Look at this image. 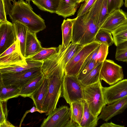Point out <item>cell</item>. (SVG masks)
<instances>
[{"label":"cell","mask_w":127,"mask_h":127,"mask_svg":"<svg viewBox=\"0 0 127 127\" xmlns=\"http://www.w3.org/2000/svg\"><path fill=\"white\" fill-rule=\"evenodd\" d=\"M103 0H96L85 14L77 17L73 24L71 42L84 45L95 41L100 29L97 24Z\"/></svg>","instance_id":"cell-1"},{"label":"cell","mask_w":127,"mask_h":127,"mask_svg":"<svg viewBox=\"0 0 127 127\" xmlns=\"http://www.w3.org/2000/svg\"><path fill=\"white\" fill-rule=\"evenodd\" d=\"M43 74L49 81L47 93L41 109L46 112L45 114L47 116L56 108L62 95V83L64 75L62 59L61 61H55L49 64Z\"/></svg>","instance_id":"cell-2"},{"label":"cell","mask_w":127,"mask_h":127,"mask_svg":"<svg viewBox=\"0 0 127 127\" xmlns=\"http://www.w3.org/2000/svg\"><path fill=\"white\" fill-rule=\"evenodd\" d=\"M33 10L27 2L19 0L15 2L12 8L10 18L12 23H20L31 32L37 33L45 29L46 26L44 20Z\"/></svg>","instance_id":"cell-3"},{"label":"cell","mask_w":127,"mask_h":127,"mask_svg":"<svg viewBox=\"0 0 127 127\" xmlns=\"http://www.w3.org/2000/svg\"><path fill=\"white\" fill-rule=\"evenodd\" d=\"M101 81L85 87L84 88V100L88 108L94 116L98 117L104 106V102L102 91Z\"/></svg>","instance_id":"cell-4"},{"label":"cell","mask_w":127,"mask_h":127,"mask_svg":"<svg viewBox=\"0 0 127 127\" xmlns=\"http://www.w3.org/2000/svg\"><path fill=\"white\" fill-rule=\"evenodd\" d=\"M101 44L94 41L82 45L66 64L64 68V74L77 76L86 58Z\"/></svg>","instance_id":"cell-5"},{"label":"cell","mask_w":127,"mask_h":127,"mask_svg":"<svg viewBox=\"0 0 127 127\" xmlns=\"http://www.w3.org/2000/svg\"><path fill=\"white\" fill-rule=\"evenodd\" d=\"M84 87L77 76L64 74L62 83V96L69 104L84 100Z\"/></svg>","instance_id":"cell-6"},{"label":"cell","mask_w":127,"mask_h":127,"mask_svg":"<svg viewBox=\"0 0 127 127\" xmlns=\"http://www.w3.org/2000/svg\"><path fill=\"white\" fill-rule=\"evenodd\" d=\"M42 73L41 66L20 72L0 73V77L5 85H14L21 89Z\"/></svg>","instance_id":"cell-7"},{"label":"cell","mask_w":127,"mask_h":127,"mask_svg":"<svg viewBox=\"0 0 127 127\" xmlns=\"http://www.w3.org/2000/svg\"><path fill=\"white\" fill-rule=\"evenodd\" d=\"M41 127H78L71 120L70 108L62 106L56 108L45 119Z\"/></svg>","instance_id":"cell-8"},{"label":"cell","mask_w":127,"mask_h":127,"mask_svg":"<svg viewBox=\"0 0 127 127\" xmlns=\"http://www.w3.org/2000/svg\"><path fill=\"white\" fill-rule=\"evenodd\" d=\"M122 66L110 60H105L103 63L100 70L99 79L110 85L116 83L124 78Z\"/></svg>","instance_id":"cell-9"},{"label":"cell","mask_w":127,"mask_h":127,"mask_svg":"<svg viewBox=\"0 0 127 127\" xmlns=\"http://www.w3.org/2000/svg\"><path fill=\"white\" fill-rule=\"evenodd\" d=\"M106 104L109 105L127 96V79H123L109 87H102Z\"/></svg>","instance_id":"cell-10"},{"label":"cell","mask_w":127,"mask_h":127,"mask_svg":"<svg viewBox=\"0 0 127 127\" xmlns=\"http://www.w3.org/2000/svg\"><path fill=\"white\" fill-rule=\"evenodd\" d=\"M17 40L13 23L8 21L0 24V55L15 42Z\"/></svg>","instance_id":"cell-11"},{"label":"cell","mask_w":127,"mask_h":127,"mask_svg":"<svg viewBox=\"0 0 127 127\" xmlns=\"http://www.w3.org/2000/svg\"><path fill=\"white\" fill-rule=\"evenodd\" d=\"M127 108V96L112 104L104 105L98 118L107 122L114 116L122 113Z\"/></svg>","instance_id":"cell-12"},{"label":"cell","mask_w":127,"mask_h":127,"mask_svg":"<svg viewBox=\"0 0 127 127\" xmlns=\"http://www.w3.org/2000/svg\"><path fill=\"white\" fill-rule=\"evenodd\" d=\"M127 21V13L120 9L109 14L100 29L111 32Z\"/></svg>","instance_id":"cell-13"},{"label":"cell","mask_w":127,"mask_h":127,"mask_svg":"<svg viewBox=\"0 0 127 127\" xmlns=\"http://www.w3.org/2000/svg\"><path fill=\"white\" fill-rule=\"evenodd\" d=\"M42 48L40 42L37 38L36 33L28 30L26 44L25 58L34 55Z\"/></svg>","instance_id":"cell-14"},{"label":"cell","mask_w":127,"mask_h":127,"mask_svg":"<svg viewBox=\"0 0 127 127\" xmlns=\"http://www.w3.org/2000/svg\"><path fill=\"white\" fill-rule=\"evenodd\" d=\"M49 83L48 79L44 76L40 86L30 97L33 100L36 107L39 110L42 109L47 93Z\"/></svg>","instance_id":"cell-15"},{"label":"cell","mask_w":127,"mask_h":127,"mask_svg":"<svg viewBox=\"0 0 127 127\" xmlns=\"http://www.w3.org/2000/svg\"><path fill=\"white\" fill-rule=\"evenodd\" d=\"M27 63L26 59L19 50L0 57V68L16 65H21Z\"/></svg>","instance_id":"cell-16"},{"label":"cell","mask_w":127,"mask_h":127,"mask_svg":"<svg viewBox=\"0 0 127 127\" xmlns=\"http://www.w3.org/2000/svg\"><path fill=\"white\" fill-rule=\"evenodd\" d=\"M76 18L73 19H64L62 24V42L61 50L64 51L71 42L73 24Z\"/></svg>","instance_id":"cell-17"},{"label":"cell","mask_w":127,"mask_h":127,"mask_svg":"<svg viewBox=\"0 0 127 127\" xmlns=\"http://www.w3.org/2000/svg\"><path fill=\"white\" fill-rule=\"evenodd\" d=\"M78 5L74 0H60L56 13L65 18L75 14Z\"/></svg>","instance_id":"cell-18"},{"label":"cell","mask_w":127,"mask_h":127,"mask_svg":"<svg viewBox=\"0 0 127 127\" xmlns=\"http://www.w3.org/2000/svg\"><path fill=\"white\" fill-rule=\"evenodd\" d=\"M27 63L21 65H16L0 68V73L17 72L22 71L30 68L41 67L43 61H35L30 57L26 58Z\"/></svg>","instance_id":"cell-19"},{"label":"cell","mask_w":127,"mask_h":127,"mask_svg":"<svg viewBox=\"0 0 127 127\" xmlns=\"http://www.w3.org/2000/svg\"><path fill=\"white\" fill-rule=\"evenodd\" d=\"M0 101H7L20 96V89L14 85H5L0 77Z\"/></svg>","instance_id":"cell-20"},{"label":"cell","mask_w":127,"mask_h":127,"mask_svg":"<svg viewBox=\"0 0 127 127\" xmlns=\"http://www.w3.org/2000/svg\"><path fill=\"white\" fill-rule=\"evenodd\" d=\"M13 23L20 51L22 56L25 58L26 44L28 29L25 26L19 23L16 22Z\"/></svg>","instance_id":"cell-21"},{"label":"cell","mask_w":127,"mask_h":127,"mask_svg":"<svg viewBox=\"0 0 127 127\" xmlns=\"http://www.w3.org/2000/svg\"><path fill=\"white\" fill-rule=\"evenodd\" d=\"M44 77L42 73L22 87L20 89V96L24 97H30L40 86Z\"/></svg>","instance_id":"cell-22"},{"label":"cell","mask_w":127,"mask_h":127,"mask_svg":"<svg viewBox=\"0 0 127 127\" xmlns=\"http://www.w3.org/2000/svg\"><path fill=\"white\" fill-rule=\"evenodd\" d=\"M84 100L71 102L69 104L71 120L77 124L78 127L82 120L84 111Z\"/></svg>","instance_id":"cell-23"},{"label":"cell","mask_w":127,"mask_h":127,"mask_svg":"<svg viewBox=\"0 0 127 127\" xmlns=\"http://www.w3.org/2000/svg\"><path fill=\"white\" fill-rule=\"evenodd\" d=\"M98 120V117H95L90 112L84 100L83 116L79 127H95Z\"/></svg>","instance_id":"cell-24"},{"label":"cell","mask_w":127,"mask_h":127,"mask_svg":"<svg viewBox=\"0 0 127 127\" xmlns=\"http://www.w3.org/2000/svg\"><path fill=\"white\" fill-rule=\"evenodd\" d=\"M60 0H32L41 10L51 13H56Z\"/></svg>","instance_id":"cell-25"},{"label":"cell","mask_w":127,"mask_h":127,"mask_svg":"<svg viewBox=\"0 0 127 127\" xmlns=\"http://www.w3.org/2000/svg\"><path fill=\"white\" fill-rule=\"evenodd\" d=\"M103 63H100L80 81L81 83L84 87L95 83L100 80V73Z\"/></svg>","instance_id":"cell-26"},{"label":"cell","mask_w":127,"mask_h":127,"mask_svg":"<svg viewBox=\"0 0 127 127\" xmlns=\"http://www.w3.org/2000/svg\"><path fill=\"white\" fill-rule=\"evenodd\" d=\"M114 42L117 46L119 44L127 41V21L111 32Z\"/></svg>","instance_id":"cell-27"},{"label":"cell","mask_w":127,"mask_h":127,"mask_svg":"<svg viewBox=\"0 0 127 127\" xmlns=\"http://www.w3.org/2000/svg\"><path fill=\"white\" fill-rule=\"evenodd\" d=\"M95 41L105 44L109 47L114 43L111 32L100 29L95 36Z\"/></svg>","instance_id":"cell-28"},{"label":"cell","mask_w":127,"mask_h":127,"mask_svg":"<svg viewBox=\"0 0 127 127\" xmlns=\"http://www.w3.org/2000/svg\"><path fill=\"white\" fill-rule=\"evenodd\" d=\"M58 47H52L43 48L34 55L30 57L35 61H44L51 55L55 53L57 51Z\"/></svg>","instance_id":"cell-29"},{"label":"cell","mask_w":127,"mask_h":127,"mask_svg":"<svg viewBox=\"0 0 127 127\" xmlns=\"http://www.w3.org/2000/svg\"><path fill=\"white\" fill-rule=\"evenodd\" d=\"M82 46L77 43L71 42L67 47L62 58L64 69L66 64L74 56Z\"/></svg>","instance_id":"cell-30"},{"label":"cell","mask_w":127,"mask_h":127,"mask_svg":"<svg viewBox=\"0 0 127 127\" xmlns=\"http://www.w3.org/2000/svg\"><path fill=\"white\" fill-rule=\"evenodd\" d=\"M116 46V59L118 61L127 62V41L119 44Z\"/></svg>","instance_id":"cell-31"},{"label":"cell","mask_w":127,"mask_h":127,"mask_svg":"<svg viewBox=\"0 0 127 127\" xmlns=\"http://www.w3.org/2000/svg\"><path fill=\"white\" fill-rule=\"evenodd\" d=\"M99 63L94 60L82 67L77 76L78 79L80 81L81 80Z\"/></svg>","instance_id":"cell-32"},{"label":"cell","mask_w":127,"mask_h":127,"mask_svg":"<svg viewBox=\"0 0 127 127\" xmlns=\"http://www.w3.org/2000/svg\"><path fill=\"white\" fill-rule=\"evenodd\" d=\"M109 47L106 45L101 43L97 56L95 60L97 63L103 62L105 60L108 53Z\"/></svg>","instance_id":"cell-33"},{"label":"cell","mask_w":127,"mask_h":127,"mask_svg":"<svg viewBox=\"0 0 127 127\" xmlns=\"http://www.w3.org/2000/svg\"><path fill=\"white\" fill-rule=\"evenodd\" d=\"M109 14L108 10L107 0H103L100 13L97 23L98 25L100 28Z\"/></svg>","instance_id":"cell-34"},{"label":"cell","mask_w":127,"mask_h":127,"mask_svg":"<svg viewBox=\"0 0 127 127\" xmlns=\"http://www.w3.org/2000/svg\"><path fill=\"white\" fill-rule=\"evenodd\" d=\"M124 4V0H107L108 13L110 14L114 11L120 9Z\"/></svg>","instance_id":"cell-35"},{"label":"cell","mask_w":127,"mask_h":127,"mask_svg":"<svg viewBox=\"0 0 127 127\" xmlns=\"http://www.w3.org/2000/svg\"><path fill=\"white\" fill-rule=\"evenodd\" d=\"M96 0H85V2L82 4L78 11L77 17L83 15L86 13L96 1Z\"/></svg>","instance_id":"cell-36"},{"label":"cell","mask_w":127,"mask_h":127,"mask_svg":"<svg viewBox=\"0 0 127 127\" xmlns=\"http://www.w3.org/2000/svg\"><path fill=\"white\" fill-rule=\"evenodd\" d=\"M7 101H0V125L7 120L8 112L7 106Z\"/></svg>","instance_id":"cell-37"},{"label":"cell","mask_w":127,"mask_h":127,"mask_svg":"<svg viewBox=\"0 0 127 127\" xmlns=\"http://www.w3.org/2000/svg\"><path fill=\"white\" fill-rule=\"evenodd\" d=\"M26 1L30 4L32 0H26ZM3 1L5 12L6 16L10 14L11 9L13 5L16 1V0H3Z\"/></svg>","instance_id":"cell-38"},{"label":"cell","mask_w":127,"mask_h":127,"mask_svg":"<svg viewBox=\"0 0 127 127\" xmlns=\"http://www.w3.org/2000/svg\"><path fill=\"white\" fill-rule=\"evenodd\" d=\"M18 50H19L20 51L18 42L17 40L15 42L7 48L3 53L0 55V57L8 55Z\"/></svg>","instance_id":"cell-39"},{"label":"cell","mask_w":127,"mask_h":127,"mask_svg":"<svg viewBox=\"0 0 127 127\" xmlns=\"http://www.w3.org/2000/svg\"><path fill=\"white\" fill-rule=\"evenodd\" d=\"M0 24L8 22L3 0H0Z\"/></svg>","instance_id":"cell-40"},{"label":"cell","mask_w":127,"mask_h":127,"mask_svg":"<svg viewBox=\"0 0 127 127\" xmlns=\"http://www.w3.org/2000/svg\"><path fill=\"white\" fill-rule=\"evenodd\" d=\"M100 45V44L89 55L84 62L82 67L84 66L90 62L95 60Z\"/></svg>","instance_id":"cell-41"},{"label":"cell","mask_w":127,"mask_h":127,"mask_svg":"<svg viewBox=\"0 0 127 127\" xmlns=\"http://www.w3.org/2000/svg\"><path fill=\"white\" fill-rule=\"evenodd\" d=\"M100 127H124L123 126L116 124L111 122L109 123H105L102 124Z\"/></svg>","instance_id":"cell-42"},{"label":"cell","mask_w":127,"mask_h":127,"mask_svg":"<svg viewBox=\"0 0 127 127\" xmlns=\"http://www.w3.org/2000/svg\"><path fill=\"white\" fill-rule=\"evenodd\" d=\"M0 127H15L14 125L11 124L7 120L2 124L0 125Z\"/></svg>","instance_id":"cell-43"},{"label":"cell","mask_w":127,"mask_h":127,"mask_svg":"<svg viewBox=\"0 0 127 127\" xmlns=\"http://www.w3.org/2000/svg\"><path fill=\"white\" fill-rule=\"evenodd\" d=\"M77 4L79 3L84 1L85 0H74Z\"/></svg>","instance_id":"cell-44"},{"label":"cell","mask_w":127,"mask_h":127,"mask_svg":"<svg viewBox=\"0 0 127 127\" xmlns=\"http://www.w3.org/2000/svg\"><path fill=\"white\" fill-rule=\"evenodd\" d=\"M124 5L125 7H127V0H124Z\"/></svg>","instance_id":"cell-45"}]
</instances>
